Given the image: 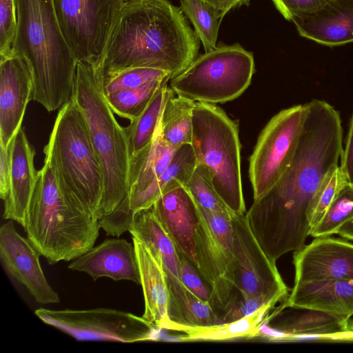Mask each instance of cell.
<instances>
[{
  "instance_id": "6da1fadb",
  "label": "cell",
  "mask_w": 353,
  "mask_h": 353,
  "mask_svg": "<svg viewBox=\"0 0 353 353\" xmlns=\"http://www.w3.org/2000/svg\"><path fill=\"white\" fill-rule=\"evenodd\" d=\"M305 105V118L290 166L245 213L253 234L273 262L305 245L310 235L311 202L329 172L339 165L343 150L339 112L319 99Z\"/></svg>"
},
{
  "instance_id": "7a4b0ae2",
  "label": "cell",
  "mask_w": 353,
  "mask_h": 353,
  "mask_svg": "<svg viewBox=\"0 0 353 353\" xmlns=\"http://www.w3.org/2000/svg\"><path fill=\"white\" fill-rule=\"evenodd\" d=\"M199 46L181 8L168 0H123L106 47L104 75L145 67L172 79L198 57Z\"/></svg>"
},
{
  "instance_id": "3957f363",
  "label": "cell",
  "mask_w": 353,
  "mask_h": 353,
  "mask_svg": "<svg viewBox=\"0 0 353 353\" xmlns=\"http://www.w3.org/2000/svg\"><path fill=\"white\" fill-rule=\"evenodd\" d=\"M12 52L21 56L33 81L32 101L48 112L72 98L77 61L56 17L52 0H15Z\"/></svg>"
},
{
  "instance_id": "277c9868",
  "label": "cell",
  "mask_w": 353,
  "mask_h": 353,
  "mask_svg": "<svg viewBox=\"0 0 353 353\" xmlns=\"http://www.w3.org/2000/svg\"><path fill=\"white\" fill-rule=\"evenodd\" d=\"M103 63L77 64L72 99L81 112L100 161L103 191L98 218L112 212L128 197L130 157L124 127L117 121L103 90Z\"/></svg>"
},
{
  "instance_id": "5b68a950",
  "label": "cell",
  "mask_w": 353,
  "mask_h": 353,
  "mask_svg": "<svg viewBox=\"0 0 353 353\" xmlns=\"http://www.w3.org/2000/svg\"><path fill=\"white\" fill-rule=\"evenodd\" d=\"M99 219L77 207L59 187L50 163L38 171L24 226L27 237L50 265L70 261L92 248Z\"/></svg>"
},
{
  "instance_id": "8992f818",
  "label": "cell",
  "mask_w": 353,
  "mask_h": 353,
  "mask_svg": "<svg viewBox=\"0 0 353 353\" xmlns=\"http://www.w3.org/2000/svg\"><path fill=\"white\" fill-rule=\"evenodd\" d=\"M44 153L63 193L98 218L103 172L83 116L72 99L59 109Z\"/></svg>"
},
{
  "instance_id": "52a82bcc",
  "label": "cell",
  "mask_w": 353,
  "mask_h": 353,
  "mask_svg": "<svg viewBox=\"0 0 353 353\" xmlns=\"http://www.w3.org/2000/svg\"><path fill=\"white\" fill-rule=\"evenodd\" d=\"M191 145L196 161L211 172L214 188L235 214H245L238 124L220 107L196 102Z\"/></svg>"
},
{
  "instance_id": "ba28073f",
  "label": "cell",
  "mask_w": 353,
  "mask_h": 353,
  "mask_svg": "<svg viewBox=\"0 0 353 353\" xmlns=\"http://www.w3.org/2000/svg\"><path fill=\"white\" fill-rule=\"evenodd\" d=\"M254 72L252 52L238 43L220 44L170 79V87L176 94L196 102L223 103L245 91Z\"/></svg>"
},
{
  "instance_id": "9c48e42d",
  "label": "cell",
  "mask_w": 353,
  "mask_h": 353,
  "mask_svg": "<svg viewBox=\"0 0 353 353\" xmlns=\"http://www.w3.org/2000/svg\"><path fill=\"white\" fill-rule=\"evenodd\" d=\"M35 315L44 323L77 341L135 343L154 341L157 327L132 313L110 308L50 310L39 308Z\"/></svg>"
},
{
  "instance_id": "30bf717a",
  "label": "cell",
  "mask_w": 353,
  "mask_h": 353,
  "mask_svg": "<svg viewBox=\"0 0 353 353\" xmlns=\"http://www.w3.org/2000/svg\"><path fill=\"white\" fill-rule=\"evenodd\" d=\"M305 115V104L296 105L278 112L262 130L249 159L254 200L269 192L290 166Z\"/></svg>"
},
{
  "instance_id": "8fae6325",
  "label": "cell",
  "mask_w": 353,
  "mask_h": 353,
  "mask_svg": "<svg viewBox=\"0 0 353 353\" xmlns=\"http://www.w3.org/2000/svg\"><path fill=\"white\" fill-rule=\"evenodd\" d=\"M62 34L77 61L103 63L121 0H52Z\"/></svg>"
},
{
  "instance_id": "7c38bea8",
  "label": "cell",
  "mask_w": 353,
  "mask_h": 353,
  "mask_svg": "<svg viewBox=\"0 0 353 353\" xmlns=\"http://www.w3.org/2000/svg\"><path fill=\"white\" fill-rule=\"evenodd\" d=\"M232 258L228 278L243 295L262 299L274 304L284 301L289 288L276 263L262 250L253 234L245 214L232 215Z\"/></svg>"
},
{
  "instance_id": "4fadbf2b",
  "label": "cell",
  "mask_w": 353,
  "mask_h": 353,
  "mask_svg": "<svg viewBox=\"0 0 353 353\" xmlns=\"http://www.w3.org/2000/svg\"><path fill=\"white\" fill-rule=\"evenodd\" d=\"M275 310L270 317L279 319L268 327L261 326L256 336L274 341L353 342V319L351 317L305 307Z\"/></svg>"
},
{
  "instance_id": "5bb4252c",
  "label": "cell",
  "mask_w": 353,
  "mask_h": 353,
  "mask_svg": "<svg viewBox=\"0 0 353 353\" xmlns=\"http://www.w3.org/2000/svg\"><path fill=\"white\" fill-rule=\"evenodd\" d=\"M40 256L29 239L17 232L12 220L1 225L0 258L6 272L24 285L38 303H57L59 296L44 275Z\"/></svg>"
},
{
  "instance_id": "9a60e30c",
  "label": "cell",
  "mask_w": 353,
  "mask_h": 353,
  "mask_svg": "<svg viewBox=\"0 0 353 353\" xmlns=\"http://www.w3.org/2000/svg\"><path fill=\"white\" fill-rule=\"evenodd\" d=\"M294 284L353 280V244L330 237H316L294 251Z\"/></svg>"
},
{
  "instance_id": "2e32d148",
  "label": "cell",
  "mask_w": 353,
  "mask_h": 353,
  "mask_svg": "<svg viewBox=\"0 0 353 353\" xmlns=\"http://www.w3.org/2000/svg\"><path fill=\"white\" fill-rule=\"evenodd\" d=\"M33 81L25 60L12 52L0 58V145L8 148L22 127Z\"/></svg>"
},
{
  "instance_id": "e0dca14e",
  "label": "cell",
  "mask_w": 353,
  "mask_h": 353,
  "mask_svg": "<svg viewBox=\"0 0 353 353\" xmlns=\"http://www.w3.org/2000/svg\"><path fill=\"white\" fill-rule=\"evenodd\" d=\"M152 208L178 252L197 268L195 238L201 214L186 188L179 184L166 191L156 200Z\"/></svg>"
},
{
  "instance_id": "ac0fdd59",
  "label": "cell",
  "mask_w": 353,
  "mask_h": 353,
  "mask_svg": "<svg viewBox=\"0 0 353 353\" xmlns=\"http://www.w3.org/2000/svg\"><path fill=\"white\" fill-rule=\"evenodd\" d=\"M68 268L85 272L94 281L108 277L115 281L126 280L141 283L134 244L124 239H105L72 260Z\"/></svg>"
},
{
  "instance_id": "d6986e66",
  "label": "cell",
  "mask_w": 353,
  "mask_h": 353,
  "mask_svg": "<svg viewBox=\"0 0 353 353\" xmlns=\"http://www.w3.org/2000/svg\"><path fill=\"white\" fill-rule=\"evenodd\" d=\"M9 150V190L3 200V216L5 219L17 221L24 228L39 170L35 169L34 164L35 150L23 127L12 139Z\"/></svg>"
},
{
  "instance_id": "ffe728a7",
  "label": "cell",
  "mask_w": 353,
  "mask_h": 353,
  "mask_svg": "<svg viewBox=\"0 0 353 353\" xmlns=\"http://www.w3.org/2000/svg\"><path fill=\"white\" fill-rule=\"evenodd\" d=\"M292 21L301 37L322 45L353 43V0H330L318 10Z\"/></svg>"
},
{
  "instance_id": "44dd1931",
  "label": "cell",
  "mask_w": 353,
  "mask_h": 353,
  "mask_svg": "<svg viewBox=\"0 0 353 353\" xmlns=\"http://www.w3.org/2000/svg\"><path fill=\"white\" fill-rule=\"evenodd\" d=\"M142 286L145 310L142 317L158 329L172 330L168 315L169 293L165 273L148 248L132 236Z\"/></svg>"
},
{
  "instance_id": "7402d4cb",
  "label": "cell",
  "mask_w": 353,
  "mask_h": 353,
  "mask_svg": "<svg viewBox=\"0 0 353 353\" xmlns=\"http://www.w3.org/2000/svg\"><path fill=\"white\" fill-rule=\"evenodd\" d=\"M305 307L351 317L353 316V280L294 284L277 309Z\"/></svg>"
},
{
  "instance_id": "603a6c76",
  "label": "cell",
  "mask_w": 353,
  "mask_h": 353,
  "mask_svg": "<svg viewBox=\"0 0 353 353\" xmlns=\"http://www.w3.org/2000/svg\"><path fill=\"white\" fill-rule=\"evenodd\" d=\"M128 232L148 248L166 275L179 278V252L155 216L152 205L134 214Z\"/></svg>"
},
{
  "instance_id": "cb8c5ba5",
  "label": "cell",
  "mask_w": 353,
  "mask_h": 353,
  "mask_svg": "<svg viewBox=\"0 0 353 353\" xmlns=\"http://www.w3.org/2000/svg\"><path fill=\"white\" fill-rule=\"evenodd\" d=\"M197 164L191 144L179 148L170 164L161 175L143 192L125 202L133 214L151 207L156 200L170 189L181 184L185 185Z\"/></svg>"
},
{
  "instance_id": "d4e9b609",
  "label": "cell",
  "mask_w": 353,
  "mask_h": 353,
  "mask_svg": "<svg viewBox=\"0 0 353 353\" xmlns=\"http://www.w3.org/2000/svg\"><path fill=\"white\" fill-rule=\"evenodd\" d=\"M176 150L163 139L159 122L150 145L130 158V190L127 199L133 198L146 190L168 166Z\"/></svg>"
},
{
  "instance_id": "484cf974",
  "label": "cell",
  "mask_w": 353,
  "mask_h": 353,
  "mask_svg": "<svg viewBox=\"0 0 353 353\" xmlns=\"http://www.w3.org/2000/svg\"><path fill=\"white\" fill-rule=\"evenodd\" d=\"M166 275V274H165ZM169 299L168 315L175 326L201 327L220 323L208 302L202 301L190 292L174 275H166Z\"/></svg>"
},
{
  "instance_id": "4316f807",
  "label": "cell",
  "mask_w": 353,
  "mask_h": 353,
  "mask_svg": "<svg viewBox=\"0 0 353 353\" xmlns=\"http://www.w3.org/2000/svg\"><path fill=\"white\" fill-rule=\"evenodd\" d=\"M274 305V303L265 304L254 313L232 322L201 327L176 325L174 331L183 333L179 338L181 341H225L256 337Z\"/></svg>"
},
{
  "instance_id": "83f0119b",
  "label": "cell",
  "mask_w": 353,
  "mask_h": 353,
  "mask_svg": "<svg viewBox=\"0 0 353 353\" xmlns=\"http://www.w3.org/2000/svg\"><path fill=\"white\" fill-rule=\"evenodd\" d=\"M196 101L176 94L168 86L160 120L163 139L178 149L191 144L192 135V112Z\"/></svg>"
},
{
  "instance_id": "f1b7e54d",
  "label": "cell",
  "mask_w": 353,
  "mask_h": 353,
  "mask_svg": "<svg viewBox=\"0 0 353 353\" xmlns=\"http://www.w3.org/2000/svg\"><path fill=\"white\" fill-rule=\"evenodd\" d=\"M169 81L161 84L143 112L125 128L130 158L152 141L160 122Z\"/></svg>"
},
{
  "instance_id": "f546056e",
  "label": "cell",
  "mask_w": 353,
  "mask_h": 353,
  "mask_svg": "<svg viewBox=\"0 0 353 353\" xmlns=\"http://www.w3.org/2000/svg\"><path fill=\"white\" fill-rule=\"evenodd\" d=\"M181 9L193 24L205 52L214 49L223 14L203 0H181Z\"/></svg>"
},
{
  "instance_id": "4dcf8cb0",
  "label": "cell",
  "mask_w": 353,
  "mask_h": 353,
  "mask_svg": "<svg viewBox=\"0 0 353 353\" xmlns=\"http://www.w3.org/2000/svg\"><path fill=\"white\" fill-rule=\"evenodd\" d=\"M170 77L157 80L141 87L120 90L105 94L112 110L118 116L132 121L146 108L161 84Z\"/></svg>"
},
{
  "instance_id": "1f68e13d",
  "label": "cell",
  "mask_w": 353,
  "mask_h": 353,
  "mask_svg": "<svg viewBox=\"0 0 353 353\" xmlns=\"http://www.w3.org/2000/svg\"><path fill=\"white\" fill-rule=\"evenodd\" d=\"M353 218V187L347 182L341 188L310 235L314 238L337 234Z\"/></svg>"
},
{
  "instance_id": "d6a6232c",
  "label": "cell",
  "mask_w": 353,
  "mask_h": 353,
  "mask_svg": "<svg viewBox=\"0 0 353 353\" xmlns=\"http://www.w3.org/2000/svg\"><path fill=\"white\" fill-rule=\"evenodd\" d=\"M185 187L196 203L203 209L221 213L232 212L216 192L210 170L207 165L197 163Z\"/></svg>"
},
{
  "instance_id": "836d02e7",
  "label": "cell",
  "mask_w": 353,
  "mask_h": 353,
  "mask_svg": "<svg viewBox=\"0 0 353 353\" xmlns=\"http://www.w3.org/2000/svg\"><path fill=\"white\" fill-rule=\"evenodd\" d=\"M170 77L168 72L151 68L134 67L104 75L105 94L112 92L141 87L157 80Z\"/></svg>"
},
{
  "instance_id": "e575fe53",
  "label": "cell",
  "mask_w": 353,
  "mask_h": 353,
  "mask_svg": "<svg viewBox=\"0 0 353 353\" xmlns=\"http://www.w3.org/2000/svg\"><path fill=\"white\" fill-rule=\"evenodd\" d=\"M347 183L339 165L332 168L313 198L308 211L310 234L316 228L333 199Z\"/></svg>"
},
{
  "instance_id": "d590c367",
  "label": "cell",
  "mask_w": 353,
  "mask_h": 353,
  "mask_svg": "<svg viewBox=\"0 0 353 353\" xmlns=\"http://www.w3.org/2000/svg\"><path fill=\"white\" fill-rule=\"evenodd\" d=\"M16 30L15 0H0V58L12 54Z\"/></svg>"
},
{
  "instance_id": "8d00e7d4",
  "label": "cell",
  "mask_w": 353,
  "mask_h": 353,
  "mask_svg": "<svg viewBox=\"0 0 353 353\" xmlns=\"http://www.w3.org/2000/svg\"><path fill=\"white\" fill-rule=\"evenodd\" d=\"M197 207L210 229L227 252L231 263L233 243L232 215L234 212H210L198 205Z\"/></svg>"
},
{
  "instance_id": "74e56055",
  "label": "cell",
  "mask_w": 353,
  "mask_h": 353,
  "mask_svg": "<svg viewBox=\"0 0 353 353\" xmlns=\"http://www.w3.org/2000/svg\"><path fill=\"white\" fill-rule=\"evenodd\" d=\"M179 256L181 281L198 298L209 302L212 295L211 285L190 261L179 252Z\"/></svg>"
},
{
  "instance_id": "f35d334b",
  "label": "cell",
  "mask_w": 353,
  "mask_h": 353,
  "mask_svg": "<svg viewBox=\"0 0 353 353\" xmlns=\"http://www.w3.org/2000/svg\"><path fill=\"white\" fill-rule=\"evenodd\" d=\"M283 17L291 21L323 7L330 0H272Z\"/></svg>"
},
{
  "instance_id": "ab89813d",
  "label": "cell",
  "mask_w": 353,
  "mask_h": 353,
  "mask_svg": "<svg viewBox=\"0 0 353 353\" xmlns=\"http://www.w3.org/2000/svg\"><path fill=\"white\" fill-rule=\"evenodd\" d=\"M268 303L262 299L250 297L240 292L221 320V323L236 321L257 311ZM276 305V304H275Z\"/></svg>"
},
{
  "instance_id": "60d3db41",
  "label": "cell",
  "mask_w": 353,
  "mask_h": 353,
  "mask_svg": "<svg viewBox=\"0 0 353 353\" xmlns=\"http://www.w3.org/2000/svg\"><path fill=\"white\" fill-rule=\"evenodd\" d=\"M340 168L346 181L353 187V114L350 122L345 147L341 157Z\"/></svg>"
},
{
  "instance_id": "b9f144b4",
  "label": "cell",
  "mask_w": 353,
  "mask_h": 353,
  "mask_svg": "<svg viewBox=\"0 0 353 353\" xmlns=\"http://www.w3.org/2000/svg\"><path fill=\"white\" fill-rule=\"evenodd\" d=\"M10 172V150L0 145V196L4 200L8 193Z\"/></svg>"
},
{
  "instance_id": "7bdbcfd3",
  "label": "cell",
  "mask_w": 353,
  "mask_h": 353,
  "mask_svg": "<svg viewBox=\"0 0 353 353\" xmlns=\"http://www.w3.org/2000/svg\"><path fill=\"white\" fill-rule=\"evenodd\" d=\"M220 11L223 16L233 8L248 5L250 0H203Z\"/></svg>"
},
{
  "instance_id": "ee69618b",
  "label": "cell",
  "mask_w": 353,
  "mask_h": 353,
  "mask_svg": "<svg viewBox=\"0 0 353 353\" xmlns=\"http://www.w3.org/2000/svg\"><path fill=\"white\" fill-rule=\"evenodd\" d=\"M337 234L345 239L353 240V218L344 223Z\"/></svg>"
},
{
  "instance_id": "f6af8a7d",
  "label": "cell",
  "mask_w": 353,
  "mask_h": 353,
  "mask_svg": "<svg viewBox=\"0 0 353 353\" xmlns=\"http://www.w3.org/2000/svg\"><path fill=\"white\" fill-rule=\"evenodd\" d=\"M121 1H123V0H121Z\"/></svg>"
}]
</instances>
